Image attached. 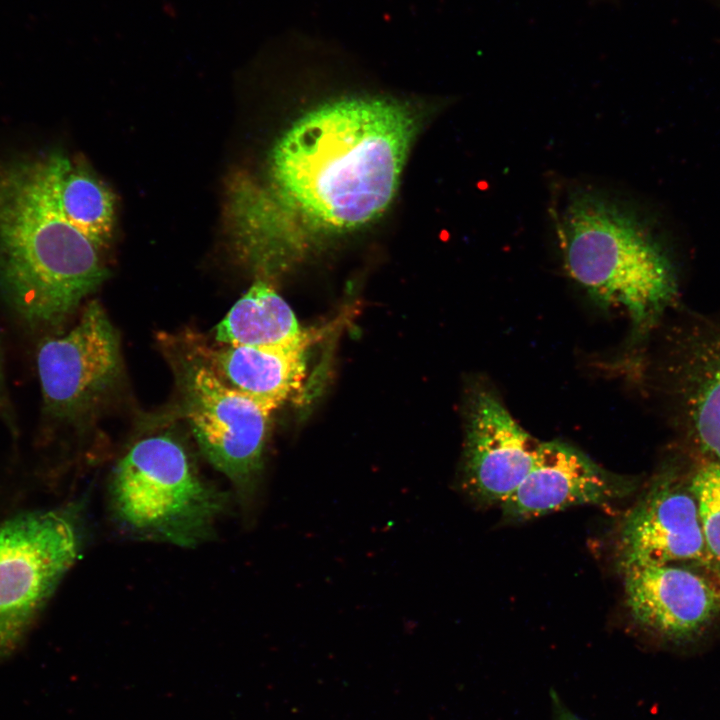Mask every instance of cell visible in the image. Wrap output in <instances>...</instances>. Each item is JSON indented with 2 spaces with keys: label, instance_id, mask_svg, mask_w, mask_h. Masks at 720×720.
<instances>
[{
  "label": "cell",
  "instance_id": "cell-1",
  "mask_svg": "<svg viewBox=\"0 0 720 720\" xmlns=\"http://www.w3.org/2000/svg\"><path fill=\"white\" fill-rule=\"evenodd\" d=\"M417 128L414 110L392 98L325 103L298 119L275 145L274 191L317 227L359 228L392 202Z\"/></svg>",
  "mask_w": 720,
  "mask_h": 720
},
{
  "label": "cell",
  "instance_id": "cell-2",
  "mask_svg": "<svg viewBox=\"0 0 720 720\" xmlns=\"http://www.w3.org/2000/svg\"><path fill=\"white\" fill-rule=\"evenodd\" d=\"M99 250L62 214L55 152L0 159V291L26 324L74 312L106 277Z\"/></svg>",
  "mask_w": 720,
  "mask_h": 720
},
{
  "label": "cell",
  "instance_id": "cell-3",
  "mask_svg": "<svg viewBox=\"0 0 720 720\" xmlns=\"http://www.w3.org/2000/svg\"><path fill=\"white\" fill-rule=\"evenodd\" d=\"M569 276L601 304L647 328L677 294L672 265L636 215L598 189L570 188L555 212Z\"/></svg>",
  "mask_w": 720,
  "mask_h": 720
},
{
  "label": "cell",
  "instance_id": "cell-4",
  "mask_svg": "<svg viewBox=\"0 0 720 720\" xmlns=\"http://www.w3.org/2000/svg\"><path fill=\"white\" fill-rule=\"evenodd\" d=\"M110 498L113 516L127 533L181 547L208 540L227 504L169 435L148 436L130 447L114 469Z\"/></svg>",
  "mask_w": 720,
  "mask_h": 720
},
{
  "label": "cell",
  "instance_id": "cell-5",
  "mask_svg": "<svg viewBox=\"0 0 720 720\" xmlns=\"http://www.w3.org/2000/svg\"><path fill=\"white\" fill-rule=\"evenodd\" d=\"M79 505L18 514L0 525V658L20 644L78 559Z\"/></svg>",
  "mask_w": 720,
  "mask_h": 720
},
{
  "label": "cell",
  "instance_id": "cell-6",
  "mask_svg": "<svg viewBox=\"0 0 720 720\" xmlns=\"http://www.w3.org/2000/svg\"><path fill=\"white\" fill-rule=\"evenodd\" d=\"M185 411L207 460L242 499H252L273 409L228 386L198 361L185 377Z\"/></svg>",
  "mask_w": 720,
  "mask_h": 720
},
{
  "label": "cell",
  "instance_id": "cell-7",
  "mask_svg": "<svg viewBox=\"0 0 720 720\" xmlns=\"http://www.w3.org/2000/svg\"><path fill=\"white\" fill-rule=\"evenodd\" d=\"M117 335L97 301L62 335L43 339L36 353L43 409L56 419L85 411L117 379L120 372Z\"/></svg>",
  "mask_w": 720,
  "mask_h": 720
},
{
  "label": "cell",
  "instance_id": "cell-8",
  "mask_svg": "<svg viewBox=\"0 0 720 720\" xmlns=\"http://www.w3.org/2000/svg\"><path fill=\"white\" fill-rule=\"evenodd\" d=\"M618 554L622 571L671 563L720 570L707 547L689 481L672 472L658 475L626 514Z\"/></svg>",
  "mask_w": 720,
  "mask_h": 720
},
{
  "label": "cell",
  "instance_id": "cell-9",
  "mask_svg": "<svg viewBox=\"0 0 720 720\" xmlns=\"http://www.w3.org/2000/svg\"><path fill=\"white\" fill-rule=\"evenodd\" d=\"M623 574L633 620L664 639H695L720 618V570L671 563L629 568Z\"/></svg>",
  "mask_w": 720,
  "mask_h": 720
},
{
  "label": "cell",
  "instance_id": "cell-10",
  "mask_svg": "<svg viewBox=\"0 0 720 720\" xmlns=\"http://www.w3.org/2000/svg\"><path fill=\"white\" fill-rule=\"evenodd\" d=\"M467 408L463 488L480 504L501 506L530 471L541 442L489 386L473 390Z\"/></svg>",
  "mask_w": 720,
  "mask_h": 720
},
{
  "label": "cell",
  "instance_id": "cell-11",
  "mask_svg": "<svg viewBox=\"0 0 720 720\" xmlns=\"http://www.w3.org/2000/svg\"><path fill=\"white\" fill-rule=\"evenodd\" d=\"M636 488V480L605 470L568 444L541 442L530 471L501 508L505 520L520 522L575 506L609 504Z\"/></svg>",
  "mask_w": 720,
  "mask_h": 720
},
{
  "label": "cell",
  "instance_id": "cell-12",
  "mask_svg": "<svg viewBox=\"0 0 720 720\" xmlns=\"http://www.w3.org/2000/svg\"><path fill=\"white\" fill-rule=\"evenodd\" d=\"M693 328L680 338L675 393L687 431L720 461V327Z\"/></svg>",
  "mask_w": 720,
  "mask_h": 720
},
{
  "label": "cell",
  "instance_id": "cell-13",
  "mask_svg": "<svg viewBox=\"0 0 720 720\" xmlns=\"http://www.w3.org/2000/svg\"><path fill=\"white\" fill-rule=\"evenodd\" d=\"M308 344L279 348L199 346L196 354L198 361L225 384L275 410L301 386Z\"/></svg>",
  "mask_w": 720,
  "mask_h": 720
},
{
  "label": "cell",
  "instance_id": "cell-14",
  "mask_svg": "<svg viewBox=\"0 0 720 720\" xmlns=\"http://www.w3.org/2000/svg\"><path fill=\"white\" fill-rule=\"evenodd\" d=\"M220 344L279 348L309 343L288 303L266 281L258 280L217 325Z\"/></svg>",
  "mask_w": 720,
  "mask_h": 720
},
{
  "label": "cell",
  "instance_id": "cell-15",
  "mask_svg": "<svg viewBox=\"0 0 720 720\" xmlns=\"http://www.w3.org/2000/svg\"><path fill=\"white\" fill-rule=\"evenodd\" d=\"M55 157L62 214L98 247H104L110 242L115 226L112 191L80 161L58 152Z\"/></svg>",
  "mask_w": 720,
  "mask_h": 720
},
{
  "label": "cell",
  "instance_id": "cell-16",
  "mask_svg": "<svg viewBox=\"0 0 720 720\" xmlns=\"http://www.w3.org/2000/svg\"><path fill=\"white\" fill-rule=\"evenodd\" d=\"M688 481L697 502L707 547L720 566V461L704 460Z\"/></svg>",
  "mask_w": 720,
  "mask_h": 720
},
{
  "label": "cell",
  "instance_id": "cell-17",
  "mask_svg": "<svg viewBox=\"0 0 720 720\" xmlns=\"http://www.w3.org/2000/svg\"><path fill=\"white\" fill-rule=\"evenodd\" d=\"M3 369H2V358H1V351H0V391L2 387V380H3Z\"/></svg>",
  "mask_w": 720,
  "mask_h": 720
},
{
  "label": "cell",
  "instance_id": "cell-18",
  "mask_svg": "<svg viewBox=\"0 0 720 720\" xmlns=\"http://www.w3.org/2000/svg\"><path fill=\"white\" fill-rule=\"evenodd\" d=\"M562 720H579V719L568 715V716H565L564 718H562Z\"/></svg>",
  "mask_w": 720,
  "mask_h": 720
}]
</instances>
